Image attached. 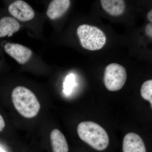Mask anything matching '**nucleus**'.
<instances>
[{"label": "nucleus", "mask_w": 152, "mask_h": 152, "mask_svg": "<svg viewBox=\"0 0 152 152\" xmlns=\"http://www.w3.org/2000/svg\"><path fill=\"white\" fill-rule=\"evenodd\" d=\"M77 132L80 139L95 150L104 151L108 146L110 140L107 133L96 123L82 122L78 125Z\"/></svg>", "instance_id": "1"}, {"label": "nucleus", "mask_w": 152, "mask_h": 152, "mask_svg": "<svg viewBox=\"0 0 152 152\" xmlns=\"http://www.w3.org/2000/svg\"><path fill=\"white\" fill-rule=\"evenodd\" d=\"M12 99L15 108L26 118H32L37 115L40 104L34 93L27 88L18 86L12 93Z\"/></svg>", "instance_id": "2"}, {"label": "nucleus", "mask_w": 152, "mask_h": 152, "mask_svg": "<svg viewBox=\"0 0 152 152\" xmlns=\"http://www.w3.org/2000/svg\"><path fill=\"white\" fill-rule=\"evenodd\" d=\"M77 34L81 45L88 50H99L102 48L107 42L105 34L95 26L80 25L77 28Z\"/></svg>", "instance_id": "3"}, {"label": "nucleus", "mask_w": 152, "mask_h": 152, "mask_svg": "<svg viewBox=\"0 0 152 152\" xmlns=\"http://www.w3.org/2000/svg\"><path fill=\"white\" fill-rule=\"evenodd\" d=\"M127 80L126 69L117 63H111L106 67L104 75V83L110 91H117L122 88Z\"/></svg>", "instance_id": "4"}, {"label": "nucleus", "mask_w": 152, "mask_h": 152, "mask_svg": "<svg viewBox=\"0 0 152 152\" xmlns=\"http://www.w3.org/2000/svg\"><path fill=\"white\" fill-rule=\"evenodd\" d=\"M8 11L13 16L22 22L31 20L35 16L34 12L31 7L22 0L12 3L9 6Z\"/></svg>", "instance_id": "5"}, {"label": "nucleus", "mask_w": 152, "mask_h": 152, "mask_svg": "<svg viewBox=\"0 0 152 152\" xmlns=\"http://www.w3.org/2000/svg\"><path fill=\"white\" fill-rule=\"evenodd\" d=\"M4 49L7 54L20 64H26L32 55L31 49L19 44L7 43Z\"/></svg>", "instance_id": "6"}, {"label": "nucleus", "mask_w": 152, "mask_h": 152, "mask_svg": "<svg viewBox=\"0 0 152 152\" xmlns=\"http://www.w3.org/2000/svg\"><path fill=\"white\" fill-rule=\"evenodd\" d=\"M123 152H146L142 139L137 134L129 133L125 136L123 142Z\"/></svg>", "instance_id": "7"}, {"label": "nucleus", "mask_w": 152, "mask_h": 152, "mask_svg": "<svg viewBox=\"0 0 152 152\" xmlns=\"http://www.w3.org/2000/svg\"><path fill=\"white\" fill-rule=\"evenodd\" d=\"M69 0H54L49 4L47 15L51 20H55L62 16L70 6Z\"/></svg>", "instance_id": "8"}, {"label": "nucleus", "mask_w": 152, "mask_h": 152, "mask_svg": "<svg viewBox=\"0 0 152 152\" xmlns=\"http://www.w3.org/2000/svg\"><path fill=\"white\" fill-rule=\"evenodd\" d=\"M20 28V23L16 19L11 17H3L0 20V38L11 37Z\"/></svg>", "instance_id": "9"}, {"label": "nucleus", "mask_w": 152, "mask_h": 152, "mask_svg": "<svg viewBox=\"0 0 152 152\" xmlns=\"http://www.w3.org/2000/svg\"><path fill=\"white\" fill-rule=\"evenodd\" d=\"M102 7L106 12L112 16H119L124 12L125 1L123 0H101Z\"/></svg>", "instance_id": "10"}, {"label": "nucleus", "mask_w": 152, "mask_h": 152, "mask_svg": "<svg viewBox=\"0 0 152 152\" xmlns=\"http://www.w3.org/2000/svg\"><path fill=\"white\" fill-rule=\"evenodd\" d=\"M50 138L53 152H69V146L65 137L59 130H53Z\"/></svg>", "instance_id": "11"}, {"label": "nucleus", "mask_w": 152, "mask_h": 152, "mask_svg": "<svg viewBox=\"0 0 152 152\" xmlns=\"http://www.w3.org/2000/svg\"><path fill=\"white\" fill-rule=\"evenodd\" d=\"M142 98L149 102L152 108V80L146 81L142 85L140 90Z\"/></svg>", "instance_id": "12"}, {"label": "nucleus", "mask_w": 152, "mask_h": 152, "mask_svg": "<svg viewBox=\"0 0 152 152\" xmlns=\"http://www.w3.org/2000/svg\"><path fill=\"white\" fill-rule=\"evenodd\" d=\"M74 75H70L67 77L65 82L64 84V92L66 94H69L71 91L72 87L73 85Z\"/></svg>", "instance_id": "13"}, {"label": "nucleus", "mask_w": 152, "mask_h": 152, "mask_svg": "<svg viewBox=\"0 0 152 152\" xmlns=\"http://www.w3.org/2000/svg\"><path fill=\"white\" fill-rule=\"evenodd\" d=\"M145 32L147 35L152 38V23H149L146 26Z\"/></svg>", "instance_id": "14"}, {"label": "nucleus", "mask_w": 152, "mask_h": 152, "mask_svg": "<svg viewBox=\"0 0 152 152\" xmlns=\"http://www.w3.org/2000/svg\"><path fill=\"white\" fill-rule=\"evenodd\" d=\"M5 123L4 120L2 116L0 115V132L2 131L3 129L5 127Z\"/></svg>", "instance_id": "15"}, {"label": "nucleus", "mask_w": 152, "mask_h": 152, "mask_svg": "<svg viewBox=\"0 0 152 152\" xmlns=\"http://www.w3.org/2000/svg\"><path fill=\"white\" fill-rule=\"evenodd\" d=\"M147 19L151 23L152 22V10H151L148 12V14H147Z\"/></svg>", "instance_id": "16"}, {"label": "nucleus", "mask_w": 152, "mask_h": 152, "mask_svg": "<svg viewBox=\"0 0 152 152\" xmlns=\"http://www.w3.org/2000/svg\"><path fill=\"white\" fill-rule=\"evenodd\" d=\"M0 152H4V151H2L1 150V149H0Z\"/></svg>", "instance_id": "17"}]
</instances>
